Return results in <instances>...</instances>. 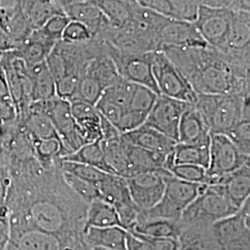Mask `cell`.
<instances>
[{
    "label": "cell",
    "mask_w": 250,
    "mask_h": 250,
    "mask_svg": "<svg viewBox=\"0 0 250 250\" xmlns=\"http://www.w3.org/2000/svg\"><path fill=\"white\" fill-rule=\"evenodd\" d=\"M197 94H250V69L229 62L209 46L161 47Z\"/></svg>",
    "instance_id": "cell-1"
},
{
    "label": "cell",
    "mask_w": 250,
    "mask_h": 250,
    "mask_svg": "<svg viewBox=\"0 0 250 250\" xmlns=\"http://www.w3.org/2000/svg\"><path fill=\"white\" fill-rule=\"evenodd\" d=\"M206 186L180 180L169 172L165 176V189L160 202L150 209L140 212L137 221L151 218L179 221Z\"/></svg>",
    "instance_id": "cell-2"
},
{
    "label": "cell",
    "mask_w": 250,
    "mask_h": 250,
    "mask_svg": "<svg viewBox=\"0 0 250 250\" xmlns=\"http://www.w3.org/2000/svg\"><path fill=\"white\" fill-rule=\"evenodd\" d=\"M238 210L239 208L227 197L223 185H207L197 198L188 206L181 219L192 224H212Z\"/></svg>",
    "instance_id": "cell-3"
},
{
    "label": "cell",
    "mask_w": 250,
    "mask_h": 250,
    "mask_svg": "<svg viewBox=\"0 0 250 250\" xmlns=\"http://www.w3.org/2000/svg\"><path fill=\"white\" fill-rule=\"evenodd\" d=\"M152 72L160 95L190 104L197 100V92L170 59L161 50L152 51Z\"/></svg>",
    "instance_id": "cell-4"
},
{
    "label": "cell",
    "mask_w": 250,
    "mask_h": 250,
    "mask_svg": "<svg viewBox=\"0 0 250 250\" xmlns=\"http://www.w3.org/2000/svg\"><path fill=\"white\" fill-rule=\"evenodd\" d=\"M250 156L243 153L227 135L210 134L209 164L207 169L209 185L219 184L225 175L249 164Z\"/></svg>",
    "instance_id": "cell-5"
},
{
    "label": "cell",
    "mask_w": 250,
    "mask_h": 250,
    "mask_svg": "<svg viewBox=\"0 0 250 250\" xmlns=\"http://www.w3.org/2000/svg\"><path fill=\"white\" fill-rule=\"evenodd\" d=\"M29 108L41 111L48 117L65 147V156L83 146L72 116L70 101L56 96L45 101L32 102Z\"/></svg>",
    "instance_id": "cell-6"
},
{
    "label": "cell",
    "mask_w": 250,
    "mask_h": 250,
    "mask_svg": "<svg viewBox=\"0 0 250 250\" xmlns=\"http://www.w3.org/2000/svg\"><path fill=\"white\" fill-rule=\"evenodd\" d=\"M250 95H217L214 106L207 119L210 134L227 135L241 120H250Z\"/></svg>",
    "instance_id": "cell-7"
},
{
    "label": "cell",
    "mask_w": 250,
    "mask_h": 250,
    "mask_svg": "<svg viewBox=\"0 0 250 250\" xmlns=\"http://www.w3.org/2000/svg\"><path fill=\"white\" fill-rule=\"evenodd\" d=\"M232 20V10L229 8L198 6L193 23L208 46L224 54L227 48Z\"/></svg>",
    "instance_id": "cell-8"
},
{
    "label": "cell",
    "mask_w": 250,
    "mask_h": 250,
    "mask_svg": "<svg viewBox=\"0 0 250 250\" xmlns=\"http://www.w3.org/2000/svg\"><path fill=\"white\" fill-rule=\"evenodd\" d=\"M105 49L115 63L121 77L148 87L160 95L152 72V51L141 54L125 53L118 50L107 41H105Z\"/></svg>",
    "instance_id": "cell-9"
},
{
    "label": "cell",
    "mask_w": 250,
    "mask_h": 250,
    "mask_svg": "<svg viewBox=\"0 0 250 250\" xmlns=\"http://www.w3.org/2000/svg\"><path fill=\"white\" fill-rule=\"evenodd\" d=\"M98 186L100 199L116 208L124 227L127 231L130 230L136 223L140 211L131 198L127 179L107 173Z\"/></svg>",
    "instance_id": "cell-10"
},
{
    "label": "cell",
    "mask_w": 250,
    "mask_h": 250,
    "mask_svg": "<svg viewBox=\"0 0 250 250\" xmlns=\"http://www.w3.org/2000/svg\"><path fill=\"white\" fill-rule=\"evenodd\" d=\"M212 225L215 240L224 250L249 248L250 245V198L239 210Z\"/></svg>",
    "instance_id": "cell-11"
},
{
    "label": "cell",
    "mask_w": 250,
    "mask_h": 250,
    "mask_svg": "<svg viewBox=\"0 0 250 250\" xmlns=\"http://www.w3.org/2000/svg\"><path fill=\"white\" fill-rule=\"evenodd\" d=\"M169 172L161 169L126 178L131 198L140 212L150 209L160 202L165 189V176Z\"/></svg>",
    "instance_id": "cell-12"
},
{
    "label": "cell",
    "mask_w": 250,
    "mask_h": 250,
    "mask_svg": "<svg viewBox=\"0 0 250 250\" xmlns=\"http://www.w3.org/2000/svg\"><path fill=\"white\" fill-rule=\"evenodd\" d=\"M189 105L190 103L159 95L144 125L178 142L180 120Z\"/></svg>",
    "instance_id": "cell-13"
},
{
    "label": "cell",
    "mask_w": 250,
    "mask_h": 250,
    "mask_svg": "<svg viewBox=\"0 0 250 250\" xmlns=\"http://www.w3.org/2000/svg\"><path fill=\"white\" fill-rule=\"evenodd\" d=\"M250 11H232L227 48L223 55L231 62L250 68Z\"/></svg>",
    "instance_id": "cell-14"
},
{
    "label": "cell",
    "mask_w": 250,
    "mask_h": 250,
    "mask_svg": "<svg viewBox=\"0 0 250 250\" xmlns=\"http://www.w3.org/2000/svg\"><path fill=\"white\" fill-rule=\"evenodd\" d=\"M158 48L163 46H206L192 21L166 18L156 36Z\"/></svg>",
    "instance_id": "cell-15"
},
{
    "label": "cell",
    "mask_w": 250,
    "mask_h": 250,
    "mask_svg": "<svg viewBox=\"0 0 250 250\" xmlns=\"http://www.w3.org/2000/svg\"><path fill=\"white\" fill-rule=\"evenodd\" d=\"M66 16L88 27L93 38H100L111 24L99 7L91 0H75L62 6Z\"/></svg>",
    "instance_id": "cell-16"
},
{
    "label": "cell",
    "mask_w": 250,
    "mask_h": 250,
    "mask_svg": "<svg viewBox=\"0 0 250 250\" xmlns=\"http://www.w3.org/2000/svg\"><path fill=\"white\" fill-rule=\"evenodd\" d=\"M210 132L199 112L190 104L181 117L178 128V142L184 144H209Z\"/></svg>",
    "instance_id": "cell-17"
},
{
    "label": "cell",
    "mask_w": 250,
    "mask_h": 250,
    "mask_svg": "<svg viewBox=\"0 0 250 250\" xmlns=\"http://www.w3.org/2000/svg\"><path fill=\"white\" fill-rule=\"evenodd\" d=\"M122 134L127 143L149 151L159 152L166 155L173 150L175 144L177 143L146 125Z\"/></svg>",
    "instance_id": "cell-18"
},
{
    "label": "cell",
    "mask_w": 250,
    "mask_h": 250,
    "mask_svg": "<svg viewBox=\"0 0 250 250\" xmlns=\"http://www.w3.org/2000/svg\"><path fill=\"white\" fill-rule=\"evenodd\" d=\"M128 231L120 226L104 228L89 227L82 230L83 241L86 248H101L106 250H126Z\"/></svg>",
    "instance_id": "cell-19"
},
{
    "label": "cell",
    "mask_w": 250,
    "mask_h": 250,
    "mask_svg": "<svg viewBox=\"0 0 250 250\" xmlns=\"http://www.w3.org/2000/svg\"><path fill=\"white\" fill-rule=\"evenodd\" d=\"M134 2L164 17L192 22L197 17L198 9L195 0H134Z\"/></svg>",
    "instance_id": "cell-20"
},
{
    "label": "cell",
    "mask_w": 250,
    "mask_h": 250,
    "mask_svg": "<svg viewBox=\"0 0 250 250\" xmlns=\"http://www.w3.org/2000/svg\"><path fill=\"white\" fill-rule=\"evenodd\" d=\"M58 42L47 38L39 29L32 31L25 40L19 43L13 50L30 68L38 63L44 62Z\"/></svg>",
    "instance_id": "cell-21"
},
{
    "label": "cell",
    "mask_w": 250,
    "mask_h": 250,
    "mask_svg": "<svg viewBox=\"0 0 250 250\" xmlns=\"http://www.w3.org/2000/svg\"><path fill=\"white\" fill-rule=\"evenodd\" d=\"M9 242L21 250H62V239L35 229L10 231Z\"/></svg>",
    "instance_id": "cell-22"
},
{
    "label": "cell",
    "mask_w": 250,
    "mask_h": 250,
    "mask_svg": "<svg viewBox=\"0 0 250 250\" xmlns=\"http://www.w3.org/2000/svg\"><path fill=\"white\" fill-rule=\"evenodd\" d=\"M17 6L34 30L43 26L55 15L65 14L62 6L57 0H18Z\"/></svg>",
    "instance_id": "cell-23"
},
{
    "label": "cell",
    "mask_w": 250,
    "mask_h": 250,
    "mask_svg": "<svg viewBox=\"0 0 250 250\" xmlns=\"http://www.w3.org/2000/svg\"><path fill=\"white\" fill-rule=\"evenodd\" d=\"M217 185H223L224 191L232 204L240 208L250 198V163L242 166L232 173L225 175Z\"/></svg>",
    "instance_id": "cell-24"
},
{
    "label": "cell",
    "mask_w": 250,
    "mask_h": 250,
    "mask_svg": "<svg viewBox=\"0 0 250 250\" xmlns=\"http://www.w3.org/2000/svg\"><path fill=\"white\" fill-rule=\"evenodd\" d=\"M128 161H129V177L136 174L165 169L167 160L166 154L159 152L149 151L141 147L128 143Z\"/></svg>",
    "instance_id": "cell-25"
},
{
    "label": "cell",
    "mask_w": 250,
    "mask_h": 250,
    "mask_svg": "<svg viewBox=\"0 0 250 250\" xmlns=\"http://www.w3.org/2000/svg\"><path fill=\"white\" fill-rule=\"evenodd\" d=\"M108 166L114 174L128 178L129 161H128V143L123 137V134L107 140H100Z\"/></svg>",
    "instance_id": "cell-26"
},
{
    "label": "cell",
    "mask_w": 250,
    "mask_h": 250,
    "mask_svg": "<svg viewBox=\"0 0 250 250\" xmlns=\"http://www.w3.org/2000/svg\"><path fill=\"white\" fill-rule=\"evenodd\" d=\"M110 226L124 227L116 208L100 198L89 203L85 212L83 230L89 227L104 228Z\"/></svg>",
    "instance_id": "cell-27"
},
{
    "label": "cell",
    "mask_w": 250,
    "mask_h": 250,
    "mask_svg": "<svg viewBox=\"0 0 250 250\" xmlns=\"http://www.w3.org/2000/svg\"><path fill=\"white\" fill-rule=\"evenodd\" d=\"M29 69L32 102L45 101L56 97V82L45 62L38 63Z\"/></svg>",
    "instance_id": "cell-28"
},
{
    "label": "cell",
    "mask_w": 250,
    "mask_h": 250,
    "mask_svg": "<svg viewBox=\"0 0 250 250\" xmlns=\"http://www.w3.org/2000/svg\"><path fill=\"white\" fill-rule=\"evenodd\" d=\"M30 140L35 158L45 170H51L55 163H60L61 159L66 155L65 147L59 136L46 139L30 138Z\"/></svg>",
    "instance_id": "cell-29"
},
{
    "label": "cell",
    "mask_w": 250,
    "mask_h": 250,
    "mask_svg": "<svg viewBox=\"0 0 250 250\" xmlns=\"http://www.w3.org/2000/svg\"><path fill=\"white\" fill-rule=\"evenodd\" d=\"M115 28H122L131 23L135 2L127 0H91Z\"/></svg>",
    "instance_id": "cell-30"
},
{
    "label": "cell",
    "mask_w": 250,
    "mask_h": 250,
    "mask_svg": "<svg viewBox=\"0 0 250 250\" xmlns=\"http://www.w3.org/2000/svg\"><path fill=\"white\" fill-rule=\"evenodd\" d=\"M170 156L172 164H193L208 169L209 164V144L176 143Z\"/></svg>",
    "instance_id": "cell-31"
},
{
    "label": "cell",
    "mask_w": 250,
    "mask_h": 250,
    "mask_svg": "<svg viewBox=\"0 0 250 250\" xmlns=\"http://www.w3.org/2000/svg\"><path fill=\"white\" fill-rule=\"evenodd\" d=\"M83 73L96 79L104 88H107L121 77L115 63L106 52V49L90 60Z\"/></svg>",
    "instance_id": "cell-32"
},
{
    "label": "cell",
    "mask_w": 250,
    "mask_h": 250,
    "mask_svg": "<svg viewBox=\"0 0 250 250\" xmlns=\"http://www.w3.org/2000/svg\"><path fill=\"white\" fill-rule=\"evenodd\" d=\"M128 231L155 237L179 238L181 236V227L178 221L161 218L138 220Z\"/></svg>",
    "instance_id": "cell-33"
},
{
    "label": "cell",
    "mask_w": 250,
    "mask_h": 250,
    "mask_svg": "<svg viewBox=\"0 0 250 250\" xmlns=\"http://www.w3.org/2000/svg\"><path fill=\"white\" fill-rule=\"evenodd\" d=\"M61 161H73L87 164L107 173L114 174L106 161L100 141L85 144L77 150L62 158Z\"/></svg>",
    "instance_id": "cell-34"
},
{
    "label": "cell",
    "mask_w": 250,
    "mask_h": 250,
    "mask_svg": "<svg viewBox=\"0 0 250 250\" xmlns=\"http://www.w3.org/2000/svg\"><path fill=\"white\" fill-rule=\"evenodd\" d=\"M24 127L30 138L46 139L59 136L48 117L33 108H28L24 115Z\"/></svg>",
    "instance_id": "cell-35"
},
{
    "label": "cell",
    "mask_w": 250,
    "mask_h": 250,
    "mask_svg": "<svg viewBox=\"0 0 250 250\" xmlns=\"http://www.w3.org/2000/svg\"><path fill=\"white\" fill-rule=\"evenodd\" d=\"M62 178L64 184L72 193L87 205L95 199L100 198L99 186L88 181L76 177L69 172L62 171Z\"/></svg>",
    "instance_id": "cell-36"
},
{
    "label": "cell",
    "mask_w": 250,
    "mask_h": 250,
    "mask_svg": "<svg viewBox=\"0 0 250 250\" xmlns=\"http://www.w3.org/2000/svg\"><path fill=\"white\" fill-rule=\"evenodd\" d=\"M158 96L159 95L156 92L149 89L148 87L135 83L127 110L146 120Z\"/></svg>",
    "instance_id": "cell-37"
},
{
    "label": "cell",
    "mask_w": 250,
    "mask_h": 250,
    "mask_svg": "<svg viewBox=\"0 0 250 250\" xmlns=\"http://www.w3.org/2000/svg\"><path fill=\"white\" fill-rule=\"evenodd\" d=\"M60 170L69 172L79 178L99 185L106 177L107 172L87 164L69 161H60Z\"/></svg>",
    "instance_id": "cell-38"
},
{
    "label": "cell",
    "mask_w": 250,
    "mask_h": 250,
    "mask_svg": "<svg viewBox=\"0 0 250 250\" xmlns=\"http://www.w3.org/2000/svg\"><path fill=\"white\" fill-rule=\"evenodd\" d=\"M17 109L11 97L5 73L0 66V125H6L16 120Z\"/></svg>",
    "instance_id": "cell-39"
},
{
    "label": "cell",
    "mask_w": 250,
    "mask_h": 250,
    "mask_svg": "<svg viewBox=\"0 0 250 250\" xmlns=\"http://www.w3.org/2000/svg\"><path fill=\"white\" fill-rule=\"evenodd\" d=\"M134 86L135 83H134L120 77L112 84L105 88L102 96L113 101L125 109H127L134 92Z\"/></svg>",
    "instance_id": "cell-40"
},
{
    "label": "cell",
    "mask_w": 250,
    "mask_h": 250,
    "mask_svg": "<svg viewBox=\"0 0 250 250\" xmlns=\"http://www.w3.org/2000/svg\"><path fill=\"white\" fill-rule=\"evenodd\" d=\"M176 178L195 184L209 185V178L207 174V169L193 164H172L168 169Z\"/></svg>",
    "instance_id": "cell-41"
},
{
    "label": "cell",
    "mask_w": 250,
    "mask_h": 250,
    "mask_svg": "<svg viewBox=\"0 0 250 250\" xmlns=\"http://www.w3.org/2000/svg\"><path fill=\"white\" fill-rule=\"evenodd\" d=\"M105 88L98 81L89 76L88 74L83 73L81 76L77 93L74 99H79L86 103H89L93 106H96Z\"/></svg>",
    "instance_id": "cell-42"
},
{
    "label": "cell",
    "mask_w": 250,
    "mask_h": 250,
    "mask_svg": "<svg viewBox=\"0 0 250 250\" xmlns=\"http://www.w3.org/2000/svg\"><path fill=\"white\" fill-rule=\"evenodd\" d=\"M93 39L89 28L83 22L70 20L63 31L62 41L68 44H85Z\"/></svg>",
    "instance_id": "cell-43"
},
{
    "label": "cell",
    "mask_w": 250,
    "mask_h": 250,
    "mask_svg": "<svg viewBox=\"0 0 250 250\" xmlns=\"http://www.w3.org/2000/svg\"><path fill=\"white\" fill-rule=\"evenodd\" d=\"M95 107L101 116L104 117L118 129L126 109L103 96H101Z\"/></svg>",
    "instance_id": "cell-44"
},
{
    "label": "cell",
    "mask_w": 250,
    "mask_h": 250,
    "mask_svg": "<svg viewBox=\"0 0 250 250\" xmlns=\"http://www.w3.org/2000/svg\"><path fill=\"white\" fill-rule=\"evenodd\" d=\"M81 76L78 73H70L56 81V96L68 101L75 99Z\"/></svg>",
    "instance_id": "cell-45"
},
{
    "label": "cell",
    "mask_w": 250,
    "mask_h": 250,
    "mask_svg": "<svg viewBox=\"0 0 250 250\" xmlns=\"http://www.w3.org/2000/svg\"><path fill=\"white\" fill-rule=\"evenodd\" d=\"M227 136L243 153L250 155V120H241Z\"/></svg>",
    "instance_id": "cell-46"
},
{
    "label": "cell",
    "mask_w": 250,
    "mask_h": 250,
    "mask_svg": "<svg viewBox=\"0 0 250 250\" xmlns=\"http://www.w3.org/2000/svg\"><path fill=\"white\" fill-rule=\"evenodd\" d=\"M69 21L70 19L65 14H59L47 20L45 24L38 29L47 38L53 40L55 42H59L62 40L63 31Z\"/></svg>",
    "instance_id": "cell-47"
},
{
    "label": "cell",
    "mask_w": 250,
    "mask_h": 250,
    "mask_svg": "<svg viewBox=\"0 0 250 250\" xmlns=\"http://www.w3.org/2000/svg\"><path fill=\"white\" fill-rule=\"evenodd\" d=\"M128 232L133 233L136 237L142 239L143 241L146 242L153 250H179L182 244L179 238H174V237H155V236L140 234L132 231H128Z\"/></svg>",
    "instance_id": "cell-48"
},
{
    "label": "cell",
    "mask_w": 250,
    "mask_h": 250,
    "mask_svg": "<svg viewBox=\"0 0 250 250\" xmlns=\"http://www.w3.org/2000/svg\"><path fill=\"white\" fill-rule=\"evenodd\" d=\"M10 239L9 210L7 204L0 207V250L6 249Z\"/></svg>",
    "instance_id": "cell-49"
},
{
    "label": "cell",
    "mask_w": 250,
    "mask_h": 250,
    "mask_svg": "<svg viewBox=\"0 0 250 250\" xmlns=\"http://www.w3.org/2000/svg\"><path fill=\"white\" fill-rule=\"evenodd\" d=\"M12 174L5 166H0V207L6 205L12 185Z\"/></svg>",
    "instance_id": "cell-50"
},
{
    "label": "cell",
    "mask_w": 250,
    "mask_h": 250,
    "mask_svg": "<svg viewBox=\"0 0 250 250\" xmlns=\"http://www.w3.org/2000/svg\"><path fill=\"white\" fill-rule=\"evenodd\" d=\"M126 250H153V249L146 242L128 232L126 238Z\"/></svg>",
    "instance_id": "cell-51"
},
{
    "label": "cell",
    "mask_w": 250,
    "mask_h": 250,
    "mask_svg": "<svg viewBox=\"0 0 250 250\" xmlns=\"http://www.w3.org/2000/svg\"><path fill=\"white\" fill-rule=\"evenodd\" d=\"M198 6L208 8H229L232 0H195Z\"/></svg>",
    "instance_id": "cell-52"
},
{
    "label": "cell",
    "mask_w": 250,
    "mask_h": 250,
    "mask_svg": "<svg viewBox=\"0 0 250 250\" xmlns=\"http://www.w3.org/2000/svg\"><path fill=\"white\" fill-rule=\"evenodd\" d=\"M15 46V43L0 29V51L14 50Z\"/></svg>",
    "instance_id": "cell-53"
},
{
    "label": "cell",
    "mask_w": 250,
    "mask_h": 250,
    "mask_svg": "<svg viewBox=\"0 0 250 250\" xmlns=\"http://www.w3.org/2000/svg\"><path fill=\"white\" fill-rule=\"evenodd\" d=\"M229 9L232 11H250V0H232Z\"/></svg>",
    "instance_id": "cell-54"
},
{
    "label": "cell",
    "mask_w": 250,
    "mask_h": 250,
    "mask_svg": "<svg viewBox=\"0 0 250 250\" xmlns=\"http://www.w3.org/2000/svg\"><path fill=\"white\" fill-rule=\"evenodd\" d=\"M18 0H0V7L5 9H11L16 7Z\"/></svg>",
    "instance_id": "cell-55"
},
{
    "label": "cell",
    "mask_w": 250,
    "mask_h": 250,
    "mask_svg": "<svg viewBox=\"0 0 250 250\" xmlns=\"http://www.w3.org/2000/svg\"><path fill=\"white\" fill-rule=\"evenodd\" d=\"M202 250L201 248L195 246V245H182L181 244V247H180V250Z\"/></svg>",
    "instance_id": "cell-56"
},
{
    "label": "cell",
    "mask_w": 250,
    "mask_h": 250,
    "mask_svg": "<svg viewBox=\"0 0 250 250\" xmlns=\"http://www.w3.org/2000/svg\"><path fill=\"white\" fill-rule=\"evenodd\" d=\"M4 250H20L19 248H17L16 246H14L13 244H11L10 242H9V244L7 245V247H6V249Z\"/></svg>",
    "instance_id": "cell-57"
},
{
    "label": "cell",
    "mask_w": 250,
    "mask_h": 250,
    "mask_svg": "<svg viewBox=\"0 0 250 250\" xmlns=\"http://www.w3.org/2000/svg\"><path fill=\"white\" fill-rule=\"evenodd\" d=\"M57 1H59V2L61 3V5H62V6H63V5L67 4V3H70V2H72V1H75V0H57Z\"/></svg>",
    "instance_id": "cell-58"
},
{
    "label": "cell",
    "mask_w": 250,
    "mask_h": 250,
    "mask_svg": "<svg viewBox=\"0 0 250 250\" xmlns=\"http://www.w3.org/2000/svg\"><path fill=\"white\" fill-rule=\"evenodd\" d=\"M4 54H5L4 51H0V64H1V62H2V59H3V56H4Z\"/></svg>",
    "instance_id": "cell-59"
}]
</instances>
